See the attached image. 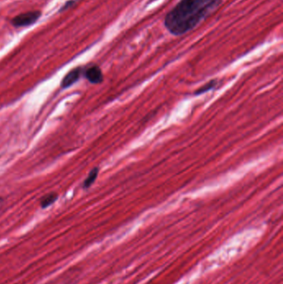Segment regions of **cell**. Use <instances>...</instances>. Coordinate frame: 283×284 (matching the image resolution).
Returning a JSON list of instances; mask_svg holds the SVG:
<instances>
[{
  "label": "cell",
  "instance_id": "1",
  "mask_svg": "<svg viewBox=\"0 0 283 284\" xmlns=\"http://www.w3.org/2000/svg\"><path fill=\"white\" fill-rule=\"evenodd\" d=\"M222 3L223 0H181L166 15L165 26L174 35H183L207 18Z\"/></svg>",
  "mask_w": 283,
  "mask_h": 284
},
{
  "label": "cell",
  "instance_id": "2",
  "mask_svg": "<svg viewBox=\"0 0 283 284\" xmlns=\"http://www.w3.org/2000/svg\"><path fill=\"white\" fill-rule=\"evenodd\" d=\"M40 16H41V12L39 11H31L21 13L12 19L11 24L17 28L30 26L32 24L37 22Z\"/></svg>",
  "mask_w": 283,
  "mask_h": 284
},
{
  "label": "cell",
  "instance_id": "3",
  "mask_svg": "<svg viewBox=\"0 0 283 284\" xmlns=\"http://www.w3.org/2000/svg\"><path fill=\"white\" fill-rule=\"evenodd\" d=\"M85 75L87 80L91 83L98 84V83H103V72L97 66H92L91 68H88Z\"/></svg>",
  "mask_w": 283,
  "mask_h": 284
},
{
  "label": "cell",
  "instance_id": "4",
  "mask_svg": "<svg viewBox=\"0 0 283 284\" xmlns=\"http://www.w3.org/2000/svg\"><path fill=\"white\" fill-rule=\"evenodd\" d=\"M81 72L82 69L80 68H74L72 71H70L62 82V88H69L71 86L73 85L75 83L78 81L80 76H81Z\"/></svg>",
  "mask_w": 283,
  "mask_h": 284
},
{
  "label": "cell",
  "instance_id": "5",
  "mask_svg": "<svg viewBox=\"0 0 283 284\" xmlns=\"http://www.w3.org/2000/svg\"><path fill=\"white\" fill-rule=\"evenodd\" d=\"M57 198H58V195H57V193H50V194H48V195H45V196L41 199V207L43 208V209L49 207V206H52V204H54L55 202H56Z\"/></svg>",
  "mask_w": 283,
  "mask_h": 284
},
{
  "label": "cell",
  "instance_id": "6",
  "mask_svg": "<svg viewBox=\"0 0 283 284\" xmlns=\"http://www.w3.org/2000/svg\"><path fill=\"white\" fill-rule=\"evenodd\" d=\"M99 169L94 168L92 169L91 172L89 173V175L87 176V179L83 182V187L84 189H88L90 186H92V184L96 181L97 175H98Z\"/></svg>",
  "mask_w": 283,
  "mask_h": 284
},
{
  "label": "cell",
  "instance_id": "7",
  "mask_svg": "<svg viewBox=\"0 0 283 284\" xmlns=\"http://www.w3.org/2000/svg\"><path fill=\"white\" fill-rule=\"evenodd\" d=\"M216 85V82L215 81H211L209 82V83H208L207 84H205L204 87H202V88H199V89L196 92H195V94L199 95L202 94V93H204V92H208V91H209V90L213 89V88L215 87Z\"/></svg>",
  "mask_w": 283,
  "mask_h": 284
},
{
  "label": "cell",
  "instance_id": "8",
  "mask_svg": "<svg viewBox=\"0 0 283 284\" xmlns=\"http://www.w3.org/2000/svg\"><path fill=\"white\" fill-rule=\"evenodd\" d=\"M2 200H3V199H1V198H0V203H1V202H2Z\"/></svg>",
  "mask_w": 283,
  "mask_h": 284
},
{
  "label": "cell",
  "instance_id": "9",
  "mask_svg": "<svg viewBox=\"0 0 283 284\" xmlns=\"http://www.w3.org/2000/svg\"><path fill=\"white\" fill-rule=\"evenodd\" d=\"M152 1H155V0H152Z\"/></svg>",
  "mask_w": 283,
  "mask_h": 284
}]
</instances>
